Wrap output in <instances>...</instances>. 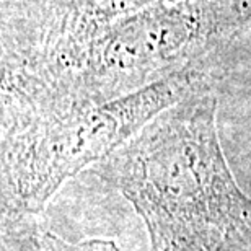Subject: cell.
Instances as JSON below:
<instances>
[{
    "label": "cell",
    "instance_id": "6da1fadb",
    "mask_svg": "<svg viewBox=\"0 0 251 251\" xmlns=\"http://www.w3.org/2000/svg\"><path fill=\"white\" fill-rule=\"evenodd\" d=\"M95 172L134 205L150 247L251 251V198L220 147L212 85L155 116Z\"/></svg>",
    "mask_w": 251,
    "mask_h": 251
},
{
    "label": "cell",
    "instance_id": "5b68a950",
    "mask_svg": "<svg viewBox=\"0 0 251 251\" xmlns=\"http://www.w3.org/2000/svg\"><path fill=\"white\" fill-rule=\"evenodd\" d=\"M2 251H119V248L111 240L103 238L69 243L26 217L2 224Z\"/></svg>",
    "mask_w": 251,
    "mask_h": 251
},
{
    "label": "cell",
    "instance_id": "277c9868",
    "mask_svg": "<svg viewBox=\"0 0 251 251\" xmlns=\"http://www.w3.org/2000/svg\"><path fill=\"white\" fill-rule=\"evenodd\" d=\"M155 2L2 0V92H41L101 29Z\"/></svg>",
    "mask_w": 251,
    "mask_h": 251
},
{
    "label": "cell",
    "instance_id": "3957f363",
    "mask_svg": "<svg viewBox=\"0 0 251 251\" xmlns=\"http://www.w3.org/2000/svg\"><path fill=\"white\" fill-rule=\"evenodd\" d=\"M248 23L251 0H157L101 29L23 111L121 98L209 59Z\"/></svg>",
    "mask_w": 251,
    "mask_h": 251
},
{
    "label": "cell",
    "instance_id": "7a4b0ae2",
    "mask_svg": "<svg viewBox=\"0 0 251 251\" xmlns=\"http://www.w3.org/2000/svg\"><path fill=\"white\" fill-rule=\"evenodd\" d=\"M209 85L205 59L104 103L2 116V224L41 212L69 178L101 162L155 116Z\"/></svg>",
    "mask_w": 251,
    "mask_h": 251
}]
</instances>
